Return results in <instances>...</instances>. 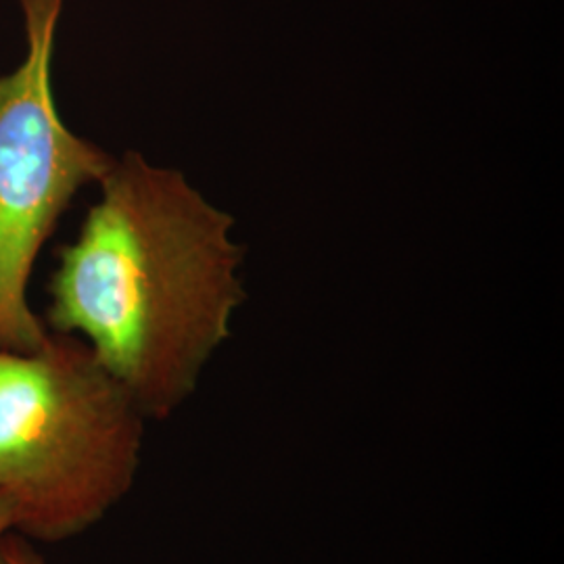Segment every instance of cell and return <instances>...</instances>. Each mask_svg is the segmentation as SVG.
<instances>
[{
  "mask_svg": "<svg viewBox=\"0 0 564 564\" xmlns=\"http://www.w3.org/2000/svg\"><path fill=\"white\" fill-rule=\"evenodd\" d=\"M99 186L78 237L57 249L42 323L88 343L144 419H167L245 300L235 220L137 151L116 158Z\"/></svg>",
  "mask_w": 564,
  "mask_h": 564,
  "instance_id": "obj_1",
  "label": "cell"
},
{
  "mask_svg": "<svg viewBox=\"0 0 564 564\" xmlns=\"http://www.w3.org/2000/svg\"><path fill=\"white\" fill-rule=\"evenodd\" d=\"M139 405L78 335L0 349V496L13 531L61 542L101 521L134 484Z\"/></svg>",
  "mask_w": 564,
  "mask_h": 564,
  "instance_id": "obj_2",
  "label": "cell"
},
{
  "mask_svg": "<svg viewBox=\"0 0 564 564\" xmlns=\"http://www.w3.org/2000/svg\"><path fill=\"white\" fill-rule=\"evenodd\" d=\"M20 65L0 74V349L34 351L51 330L28 303V282L76 195L116 162L61 120L53 59L63 0H18Z\"/></svg>",
  "mask_w": 564,
  "mask_h": 564,
  "instance_id": "obj_3",
  "label": "cell"
},
{
  "mask_svg": "<svg viewBox=\"0 0 564 564\" xmlns=\"http://www.w3.org/2000/svg\"><path fill=\"white\" fill-rule=\"evenodd\" d=\"M7 531H13V506L4 496H0V538Z\"/></svg>",
  "mask_w": 564,
  "mask_h": 564,
  "instance_id": "obj_5",
  "label": "cell"
},
{
  "mask_svg": "<svg viewBox=\"0 0 564 564\" xmlns=\"http://www.w3.org/2000/svg\"><path fill=\"white\" fill-rule=\"evenodd\" d=\"M0 564H46V561L25 544L23 538L7 531L0 538Z\"/></svg>",
  "mask_w": 564,
  "mask_h": 564,
  "instance_id": "obj_4",
  "label": "cell"
}]
</instances>
